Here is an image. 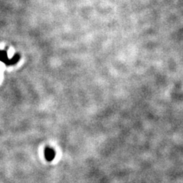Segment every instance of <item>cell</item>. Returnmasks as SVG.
<instances>
[{
  "instance_id": "3957f363",
  "label": "cell",
  "mask_w": 183,
  "mask_h": 183,
  "mask_svg": "<svg viewBox=\"0 0 183 183\" xmlns=\"http://www.w3.org/2000/svg\"><path fill=\"white\" fill-rule=\"evenodd\" d=\"M19 59H20L19 54H15L11 59H9L8 65H14V64H15L19 60Z\"/></svg>"
},
{
  "instance_id": "7a4b0ae2",
  "label": "cell",
  "mask_w": 183,
  "mask_h": 183,
  "mask_svg": "<svg viewBox=\"0 0 183 183\" xmlns=\"http://www.w3.org/2000/svg\"><path fill=\"white\" fill-rule=\"evenodd\" d=\"M8 60H9V59L7 56L6 51H0V61L5 63L6 65H8Z\"/></svg>"
},
{
  "instance_id": "6da1fadb",
  "label": "cell",
  "mask_w": 183,
  "mask_h": 183,
  "mask_svg": "<svg viewBox=\"0 0 183 183\" xmlns=\"http://www.w3.org/2000/svg\"><path fill=\"white\" fill-rule=\"evenodd\" d=\"M44 156L47 160L51 161L53 160V159L55 156V152H54V150L53 149L47 148L44 151Z\"/></svg>"
}]
</instances>
